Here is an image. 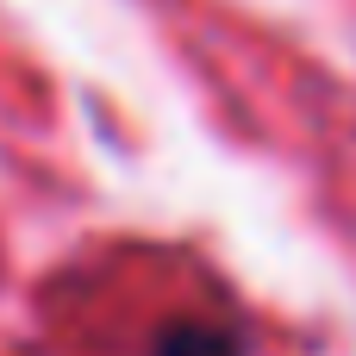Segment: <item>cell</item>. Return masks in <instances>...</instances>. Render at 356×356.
<instances>
[{
    "label": "cell",
    "instance_id": "6da1fadb",
    "mask_svg": "<svg viewBox=\"0 0 356 356\" xmlns=\"http://www.w3.org/2000/svg\"><path fill=\"white\" fill-rule=\"evenodd\" d=\"M156 356H238V338L213 319H181L156 338Z\"/></svg>",
    "mask_w": 356,
    "mask_h": 356
}]
</instances>
